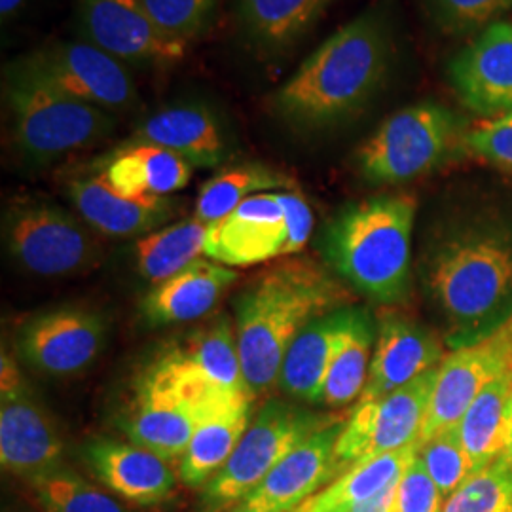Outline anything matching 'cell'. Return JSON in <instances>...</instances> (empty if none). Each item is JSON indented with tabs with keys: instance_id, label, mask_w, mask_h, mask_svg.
Here are the masks:
<instances>
[{
	"instance_id": "cell-1",
	"label": "cell",
	"mask_w": 512,
	"mask_h": 512,
	"mask_svg": "<svg viewBox=\"0 0 512 512\" xmlns=\"http://www.w3.org/2000/svg\"><path fill=\"white\" fill-rule=\"evenodd\" d=\"M389 61L384 27L353 19L327 38L275 92L272 109L289 126L319 129L357 112L380 88Z\"/></svg>"
},
{
	"instance_id": "cell-2",
	"label": "cell",
	"mask_w": 512,
	"mask_h": 512,
	"mask_svg": "<svg viewBox=\"0 0 512 512\" xmlns=\"http://www.w3.org/2000/svg\"><path fill=\"white\" fill-rule=\"evenodd\" d=\"M340 291L317 266L287 260L262 275L236 304V338L251 395L279 382L281 366L298 332L338 304Z\"/></svg>"
},
{
	"instance_id": "cell-3",
	"label": "cell",
	"mask_w": 512,
	"mask_h": 512,
	"mask_svg": "<svg viewBox=\"0 0 512 512\" xmlns=\"http://www.w3.org/2000/svg\"><path fill=\"white\" fill-rule=\"evenodd\" d=\"M416 200L408 194L349 205L330 222L323 251L330 266L376 302H399L410 283Z\"/></svg>"
},
{
	"instance_id": "cell-4",
	"label": "cell",
	"mask_w": 512,
	"mask_h": 512,
	"mask_svg": "<svg viewBox=\"0 0 512 512\" xmlns=\"http://www.w3.org/2000/svg\"><path fill=\"white\" fill-rule=\"evenodd\" d=\"M431 289L454 325V349L490 338L512 315V245L495 234H465L440 249Z\"/></svg>"
},
{
	"instance_id": "cell-5",
	"label": "cell",
	"mask_w": 512,
	"mask_h": 512,
	"mask_svg": "<svg viewBox=\"0 0 512 512\" xmlns=\"http://www.w3.org/2000/svg\"><path fill=\"white\" fill-rule=\"evenodd\" d=\"M247 401L211 389L164 351L137 380L122 429L133 444L173 461L183 458L200 423Z\"/></svg>"
},
{
	"instance_id": "cell-6",
	"label": "cell",
	"mask_w": 512,
	"mask_h": 512,
	"mask_svg": "<svg viewBox=\"0 0 512 512\" xmlns=\"http://www.w3.org/2000/svg\"><path fill=\"white\" fill-rule=\"evenodd\" d=\"M4 101L12 114L14 143L29 164H50L92 147L114 128L109 110L57 92L14 63L4 73Z\"/></svg>"
},
{
	"instance_id": "cell-7",
	"label": "cell",
	"mask_w": 512,
	"mask_h": 512,
	"mask_svg": "<svg viewBox=\"0 0 512 512\" xmlns=\"http://www.w3.org/2000/svg\"><path fill=\"white\" fill-rule=\"evenodd\" d=\"M332 421L329 416L313 414L294 404L268 401L247 427L226 465L205 484L203 499L207 507L219 511L243 501L281 459Z\"/></svg>"
},
{
	"instance_id": "cell-8",
	"label": "cell",
	"mask_w": 512,
	"mask_h": 512,
	"mask_svg": "<svg viewBox=\"0 0 512 512\" xmlns=\"http://www.w3.org/2000/svg\"><path fill=\"white\" fill-rule=\"evenodd\" d=\"M454 118L433 103L391 114L359 148V167L370 183L399 184L431 171L446 154Z\"/></svg>"
},
{
	"instance_id": "cell-9",
	"label": "cell",
	"mask_w": 512,
	"mask_h": 512,
	"mask_svg": "<svg viewBox=\"0 0 512 512\" xmlns=\"http://www.w3.org/2000/svg\"><path fill=\"white\" fill-rule=\"evenodd\" d=\"M4 234L19 266L40 277L78 274L97 260L90 230L54 203H14L4 217Z\"/></svg>"
},
{
	"instance_id": "cell-10",
	"label": "cell",
	"mask_w": 512,
	"mask_h": 512,
	"mask_svg": "<svg viewBox=\"0 0 512 512\" xmlns=\"http://www.w3.org/2000/svg\"><path fill=\"white\" fill-rule=\"evenodd\" d=\"M38 82L109 112L139 105V93L128 69L116 57L90 42H52L14 63Z\"/></svg>"
},
{
	"instance_id": "cell-11",
	"label": "cell",
	"mask_w": 512,
	"mask_h": 512,
	"mask_svg": "<svg viewBox=\"0 0 512 512\" xmlns=\"http://www.w3.org/2000/svg\"><path fill=\"white\" fill-rule=\"evenodd\" d=\"M437 368L384 397L357 404L334 450L344 471L363 459L420 444Z\"/></svg>"
},
{
	"instance_id": "cell-12",
	"label": "cell",
	"mask_w": 512,
	"mask_h": 512,
	"mask_svg": "<svg viewBox=\"0 0 512 512\" xmlns=\"http://www.w3.org/2000/svg\"><path fill=\"white\" fill-rule=\"evenodd\" d=\"M78 21L86 42L122 63L169 67L186 55V44L165 37L139 0H80Z\"/></svg>"
},
{
	"instance_id": "cell-13",
	"label": "cell",
	"mask_w": 512,
	"mask_h": 512,
	"mask_svg": "<svg viewBox=\"0 0 512 512\" xmlns=\"http://www.w3.org/2000/svg\"><path fill=\"white\" fill-rule=\"evenodd\" d=\"M105 321L84 308L44 311L23 325L19 355L48 376H74L86 370L103 351Z\"/></svg>"
},
{
	"instance_id": "cell-14",
	"label": "cell",
	"mask_w": 512,
	"mask_h": 512,
	"mask_svg": "<svg viewBox=\"0 0 512 512\" xmlns=\"http://www.w3.org/2000/svg\"><path fill=\"white\" fill-rule=\"evenodd\" d=\"M512 365V348L499 332L490 338L454 349L437 368L421 439L458 427L478 393Z\"/></svg>"
},
{
	"instance_id": "cell-15",
	"label": "cell",
	"mask_w": 512,
	"mask_h": 512,
	"mask_svg": "<svg viewBox=\"0 0 512 512\" xmlns=\"http://www.w3.org/2000/svg\"><path fill=\"white\" fill-rule=\"evenodd\" d=\"M342 427V421L334 420L300 442L239 503V509L245 512L294 511L319 488L327 486L332 478L342 475L344 467L334 454Z\"/></svg>"
},
{
	"instance_id": "cell-16",
	"label": "cell",
	"mask_w": 512,
	"mask_h": 512,
	"mask_svg": "<svg viewBox=\"0 0 512 512\" xmlns=\"http://www.w3.org/2000/svg\"><path fill=\"white\" fill-rule=\"evenodd\" d=\"M0 463L27 482L63 467V440L25 384L0 393Z\"/></svg>"
},
{
	"instance_id": "cell-17",
	"label": "cell",
	"mask_w": 512,
	"mask_h": 512,
	"mask_svg": "<svg viewBox=\"0 0 512 512\" xmlns=\"http://www.w3.org/2000/svg\"><path fill=\"white\" fill-rule=\"evenodd\" d=\"M287 222L274 192H262L239 203L219 222L211 224L205 256L224 266L249 268L283 256Z\"/></svg>"
},
{
	"instance_id": "cell-18",
	"label": "cell",
	"mask_w": 512,
	"mask_h": 512,
	"mask_svg": "<svg viewBox=\"0 0 512 512\" xmlns=\"http://www.w3.org/2000/svg\"><path fill=\"white\" fill-rule=\"evenodd\" d=\"M450 78L461 103L482 116L512 112V23L497 21L454 59Z\"/></svg>"
},
{
	"instance_id": "cell-19",
	"label": "cell",
	"mask_w": 512,
	"mask_h": 512,
	"mask_svg": "<svg viewBox=\"0 0 512 512\" xmlns=\"http://www.w3.org/2000/svg\"><path fill=\"white\" fill-rule=\"evenodd\" d=\"M84 458L110 492L141 507L162 503L177 484L169 461L133 442L93 439L84 448Z\"/></svg>"
},
{
	"instance_id": "cell-20",
	"label": "cell",
	"mask_w": 512,
	"mask_h": 512,
	"mask_svg": "<svg viewBox=\"0 0 512 512\" xmlns=\"http://www.w3.org/2000/svg\"><path fill=\"white\" fill-rule=\"evenodd\" d=\"M439 363H442V348L429 330L404 317H384L359 403L401 389L437 368Z\"/></svg>"
},
{
	"instance_id": "cell-21",
	"label": "cell",
	"mask_w": 512,
	"mask_h": 512,
	"mask_svg": "<svg viewBox=\"0 0 512 512\" xmlns=\"http://www.w3.org/2000/svg\"><path fill=\"white\" fill-rule=\"evenodd\" d=\"M67 194L84 222L110 238L147 236L177 213L171 198L133 200L118 194L101 173L69 181Z\"/></svg>"
},
{
	"instance_id": "cell-22",
	"label": "cell",
	"mask_w": 512,
	"mask_h": 512,
	"mask_svg": "<svg viewBox=\"0 0 512 512\" xmlns=\"http://www.w3.org/2000/svg\"><path fill=\"white\" fill-rule=\"evenodd\" d=\"M126 143H148L179 154L192 167H217L228 156L217 116L203 105H175L143 120Z\"/></svg>"
},
{
	"instance_id": "cell-23",
	"label": "cell",
	"mask_w": 512,
	"mask_h": 512,
	"mask_svg": "<svg viewBox=\"0 0 512 512\" xmlns=\"http://www.w3.org/2000/svg\"><path fill=\"white\" fill-rule=\"evenodd\" d=\"M238 274L215 260L198 258L154 289L143 300L148 325L165 327L202 319L217 306L220 296L236 281Z\"/></svg>"
},
{
	"instance_id": "cell-24",
	"label": "cell",
	"mask_w": 512,
	"mask_h": 512,
	"mask_svg": "<svg viewBox=\"0 0 512 512\" xmlns=\"http://www.w3.org/2000/svg\"><path fill=\"white\" fill-rule=\"evenodd\" d=\"M101 164L105 181L133 200L169 198L192 179V165L184 158L148 143H122Z\"/></svg>"
},
{
	"instance_id": "cell-25",
	"label": "cell",
	"mask_w": 512,
	"mask_h": 512,
	"mask_svg": "<svg viewBox=\"0 0 512 512\" xmlns=\"http://www.w3.org/2000/svg\"><path fill=\"white\" fill-rule=\"evenodd\" d=\"M344 319L346 311L319 315L294 338L281 366L279 385L296 401L321 403Z\"/></svg>"
},
{
	"instance_id": "cell-26",
	"label": "cell",
	"mask_w": 512,
	"mask_h": 512,
	"mask_svg": "<svg viewBox=\"0 0 512 512\" xmlns=\"http://www.w3.org/2000/svg\"><path fill=\"white\" fill-rule=\"evenodd\" d=\"M334 0H239L247 37L264 52H285L323 18Z\"/></svg>"
},
{
	"instance_id": "cell-27",
	"label": "cell",
	"mask_w": 512,
	"mask_h": 512,
	"mask_svg": "<svg viewBox=\"0 0 512 512\" xmlns=\"http://www.w3.org/2000/svg\"><path fill=\"white\" fill-rule=\"evenodd\" d=\"M420 444L408 446L397 452L363 459L351 465L334 482L304 501L296 512H346L366 499L380 494L389 484L397 482L406 465L418 454Z\"/></svg>"
},
{
	"instance_id": "cell-28",
	"label": "cell",
	"mask_w": 512,
	"mask_h": 512,
	"mask_svg": "<svg viewBox=\"0 0 512 512\" xmlns=\"http://www.w3.org/2000/svg\"><path fill=\"white\" fill-rule=\"evenodd\" d=\"M512 393V365L486 385L458 423L459 439L473 475L499 458L505 448V416Z\"/></svg>"
},
{
	"instance_id": "cell-29",
	"label": "cell",
	"mask_w": 512,
	"mask_h": 512,
	"mask_svg": "<svg viewBox=\"0 0 512 512\" xmlns=\"http://www.w3.org/2000/svg\"><path fill=\"white\" fill-rule=\"evenodd\" d=\"M251 418V401L232 406L200 423L190 440L179 473L186 486L200 488L226 465L245 435Z\"/></svg>"
},
{
	"instance_id": "cell-30",
	"label": "cell",
	"mask_w": 512,
	"mask_h": 512,
	"mask_svg": "<svg viewBox=\"0 0 512 512\" xmlns=\"http://www.w3.org/2000/svg\"><path fill=\"white\" fill-rule=\"evenodd\" d=\"M370 349L372 323L368 315L365 311L346 310L321 403L344 406L363 395L372 361Z\"/></svg>"
},
{
	"instance_id": "cell-31",
	"label": "cell",
	"mask_w": 512,
	"mask_h": 512,
	"mask_svg": "<svg viewBox=\"0 0 512 512\" xmlns=\"http://www.w3.org/2000/svg\"><path fill=\"white\" fill-rule=\"evenodd\" d=\"M175 348L181 351L188 365L220 391L234 397H253L243 378L238 338L226 317L194 332Z\"/></svg>"
},
{
	"instance_id": "cell-32",
	"label": "cell",
	"mask_w": 512,
	"mask_h": 512,
	"mask_svg": "<svg viewBox=\"0 0 512 512\" xmlns=\"http://www.w3.org/2000/svg\"><path fill=\"white\" fill-rule=\"evenodd\" d=\"M207 230L209 226L194 217L137 239L133 253L139 274L158 285L183 272L205 253Z\"/></svg>"
},
{
	"instance_id": "cell-33",
	"label": "cell",
	"mask_w": 512,
	"mask_h": 512,
	"mask_svg": "<svg viewBox=\"0 0 512 512\" xmlns=\"http://www.w3.org/2000/svg\"><path fill=\"white\" fill-rule=\"evenodd\" d=\"M291 184L289 177L268 165L247 164L226 169L203 184L196 202V219L211 226L230 215L247 198Z\"/></svg>"
},
{
	"instance_id": "cell-34",
	"label": "cell",
	"mask_w": 512,
	"mask_h": 512,
	"mask_svg": "<svg viewBox=\"0 0 512 512\" xmlns=\"http://www.w3.org/2000/svg\"><path fill=\"white\" fill-rule=\"evenodd\" d=\"M29 484L44 512H131L114 497L63 467Z\"/></svg>"
},
{
	"instance_id": "cell-35",
	"label": "cell",
	"mask_w": 512,
	"mask_h": 512,
	"mask_svg": "<svg viewBox=\"0 0 512 512\" xmlns=\"http://www.w3.org/2000/svg\"><path fill=\"white\" fill-rule=\"evenodd\" d=\"M442 512H512V465L495 459L446 497Z\"/></svg>"
},
{
	"instance_id": "cell-36",
	"label": "cell",
	"mask_w": 512,
	"mask_h": 512,
	"mask_svg": "<svg viewBox=\"0 0 512 512\" xmlns=\"http://www.w3.org/2000/svg\"><path fill=\"white\" fill-rule=\"evenodd\" d=\"M418 458L444 497L454 494L473 475L471 461L459 439L458 427L440 431L435 437L420 442Z\"/></svg>"
},
{
	"instance_id": "cell-37",
	"label": "cell",
	"mask_w": 512,
	"mask_h": 512,
	"mask_svg": "<svg viewBox=\"0 0 512 512\" xmlns=\"http://www.w3.org/2000/svg\"><path fill=\"white\" fill-rule=\"evenodd\" d=\"M217 0H139L150 21L164 33L188 44L205 29Z\"/></svg>"
},
{
	"instance_id": "cell-38",
	"label": "cell",
	"mask_w": 512,
	"mask_h": 512,
	"mask_svg": "<svg viewBox=\"0 0 512 512\" xmlns=\"http://www.w3.org/2000/svg\"><path fill=\"white\" fill-rule=\"evenodd\" d=\"M444 501L446 497L416 454L397 482L391 512H442Z\"/></svg>"
},
{
	"instance_id": "cell-39",
	"label": "cell",
	"mask_w": 512,
	"mask_h": 512,
	"mask_svg": "<svg viewBox=\"0 0 512 512\" xmlns=\"http://www.w3.org/2000/svg\"><path fill=\"white\" fill-rule=\"evenodd\" d=\"M465 143L476 156L512 171V112L473 129Z\"/></svg>"
},
{
	"instance_id": "cell-40",
	"label": "cell",
	"mask_w": 512,
	"mask_h": 512,
	"mask_svg": "<svg viewBox=\"0 0 512 512\" xmlns=\"http://www.w3.org/2000/svg\"><path fill=\"white\" fill-rule=\"evenodd\" d=\"M439 18L452 29H469L488 23L512 8V0H433Z\"/></svg>"
},
{
	"instance_id": "cell-41",
	"label": "cell",
	"mask_w": 512,
	"mask_h": 512,
	"mask_svg": "<svg viewBox=\"0 0 512 512\" xmlns=\"http://www.w3.org/2000/svg\"><path fill=\"white\" fill-rule=\"evenodd\" d=\"M274 194L287 222V243L283 249V256L298 255L306 247L311 228H313L310 203L306 202V198L300 192H274Z\"/></svg>"
},
{
	"instance_id": "cell-42",
	"label": "cell",
	"mask_w": 512,
	"mask_h": 512,
	"mask_svg": "<svg viewBox=\"0 0 512 512\" xmlns=\"http://www.w3.org/2000/svg\"><path fill=\"white\" fill-rule=\"evenodd\" d=\"M399 482V480H397ZM397 482L389 484L380 494L366 499L363 503L351 507L346 512H391L393 511V501H395V490H397Z\"/></svg>"
},
{
	"instance_id": "cell-43",
	"label": "cell",
	"mask_w": 512,
	"mask_h": 512,
	"mask_svg": "<svg viewBox=\"0 0 512 512\" xmlns=\"http://www.w3.org/2000/svg\"><path fill=\"white\" fill-rule=\"evenodd\" d=\"M29 0H0V18L2 21L16 18L19 12L25 8Z\"/></svg>"
},
{
	"instance_id": "cell-44",
	"label": "cell",
	"mask_w": 512,
	"mask_h": 512,
	"mask_svg": "<svg viewBox=\"0 0 512 512\" xmlns=\"http://www.w3.org/2000/svg\"><path fill=\"white\" fill-rule=\"evenodd\" d=\"M512 440V393L511 399H509V406H507V416H505V448L509 446V442ZM503 448V450H505Z\"/></svg>"
},
{
	"instance_id": "cell-45",
	"label": "cell",
	"mask_w": 512,
	"mask_h": 512,
	"mask_svg": "<svg viewBox=\"0 0 512 512\" xmlns=\"http://www.w3.org/2000/svg\"><path fill=\"white\" fill-rule=\"evenodd\" d=\"M497 332L503 336V340L512 348V315L511 319H509L501 329L497 330Z\"/></svg>"
},
{
	"instance_id": "cell-46",
	"label": "cell",
	"mask_w": 512,
	"mask_h": 512,
	"mask_svg": "<svg viewBox=\"0 0 512 512\" xmlns=\"http://www.w3.org/2000/svg\"><path fill=\"white\" fill-rule=\"evenodd\" d=\"M499 459H503V461H507V463L512 465V440L509 442V446L499 454Z\"/></svg>"
},
{
	"instance_id": "cell-47",
	"label": "cell",
	"mask_w": 512,
	"mask_h": 512,
	"mask_svg": "<svg viewBox=\"0 0 512 512\" xmlns=\"http://www.w3.org/2000/svg\"><path fill=\"white\" fill-rule=\"evenodd\" d=\"M232 512H245V511H241V509H239V507H236V509H234V511ZM279 512H296V509H294V511H279Z\"/></svg>"
},
{
	"instance_id": "cell-48",
	"label": "cell",
	"mask_w": 512,
	"mask_h": 512,
	"mask_svg": "<svg viewBox=\"0 0 512 512\" xmlns=\"http://www.w3.org/2000/svg\"><path fill=\"white\" fill-rule=\"evenodd\" d=\"M213 512H217V511H213Z\"/></svg>"
}]
</instances>
